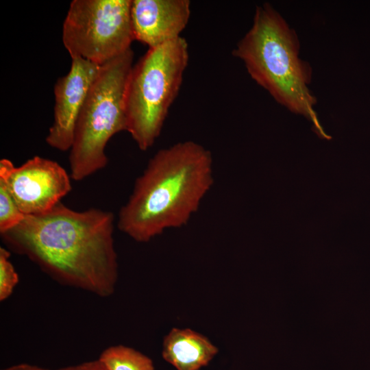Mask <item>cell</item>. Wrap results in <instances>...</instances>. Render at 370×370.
Masks as SVG:
<instances>
[{
  "mask_svg": "<svg viewBox=\"0 0 370 370\" xmlns=\"http://www.w3.org/2000/svg\"><path fill=\"white\" fill-rule=\"evenodd\" d=\"M114 223L110 211H77L60 202L44 213L25 216L0 234L9 251L27 258L56 282L106 298L119 278Z\"/></svg>",
  "mask_w": 370,
  "mask_h": 370,
  "instance_id": "6da1fadb",
  "label": "cell"
},
{
  "mask_svg": "<svg viewBox=\"0 0 370 370\" xmlns=\"http://www.w3.org/2000/svg\"><path fill=\"white\" fill-rule=\"evenodd\" d=\"M214 184L212 153L192 140L156 152L138 177L116 225L138 243L188 223Z\"/></svg>",
  "mask_w": 370,
  "mask_h": 370,
  "instance_id": "7a4b0ae2",
  "label": "cell"
},
{
  "mask_svg": "<svg viewBox=\"0 0 370 370\" xmlns=\"http://www.w3.org/2000/svg\"><path fill=\"white\" fill-rule=\"evenodd\" d=\"M295 31L269 3L256 9L253 24L233 51L251 77L280 104L301 114L317 133L326 137L314 108L317 99L308 86L312 67L299 58Z\"/></svg>",
  "mask_w": 370,
  "mask_h": 370,
  "instance_id": "3957f363",
  "label": "cell"
},
{
  "mask_svg": "<svg viewBox=\"0 0 370 370\" xmlns=\"http://www.w3.org/2000/svg\"><path fill=\"white\" fill-rule=\"evenodd\" d=\"M132 49L100 66L78 116L70 149L71 177L81 181L108 164L110 139L127 131L125 95L133 66Z\"/></svg>",
  "mask_w": 370,
  "mask_h": 370,
  "instance_id": "277c9868",
  "label": "cell"
},
{
  "mask_svg": "<svg viewBox=\"0 0 370 370\" xmlns=\"http://www.w3.org/2000/svg\"><path fill=\"white\" fill-rule=\"evenodd\" d=\"M188 58V43L180 36L149 48L133 65L125 95L127 131L140 150L151 147L160 135Z\"/></svg>",
  "mask_w": 370,
  "mask_h": 370,
  "instance_id": "5b68a950",
  "label": "cell"
},
{
  "mask_svg": "<svg viewBox=\"0 0 370 370\" xmlns=\"http://www.w3.org/2000/svg\"><path fill=\"white\" fill-rule=\"evenodd\" d=\"M131 0H73L62 26L72 58L103 65L131 49Z\"/></svg>",
  "mask_w": 370,
  "mask_h": 370,
  "instance_id": "8992f818",
  "label": "cell"
},
{
  "mask_svg": "<svg viewBox=\"0 0 370 370\" xmlns=\"http://www.w3.org/2000/svg\"><path fill=\"white\" fill-rule=\"evenodd\" d=\"M0 180L25 216L47 212L71 190L66 170L57 162L38 156L20 166H15L8 159H1Z\"/></svg>",
  "mask_w": 370,
  "mask_h": 370,
  "instance_id": "52a82bcc",
  "label": "cell"
},
{
  "mask_svg": "<svg viewBox=\"0 0 370 370\" xmlns=\"http://www.w3.org/2000/svg\"><path fill=\"white\" fill-rule=\"evenodd\" d=\"M100 65L80 58H72L69 73L54 86V119L47 143L61 151L70 150L76 123Z\"/></svg>",
  "mask_w": 370,
  "mask_h": 370,
  "instance_id": "ba28073f",
  "label": "cell"
},
{
  "mask_svg": "<svg viewBox=\"0 0 370 370\" xmlns=\"http://www.w3.org/2000/svg\"><path fill=\"white\" fill-rule=\"evenodd\" d=\"M190 15L188 0H131L134 40L153 48L180 37Z\"/></svg>",
  "mask_w": 370,
  "mask_h": 370,
  "instance_id": "9c48e42d",
  "label": "cell"
},
{
  "mask_svg": "<svg viewBox=\"0 0 370 370\" xmlns=\"http://www.w3.org/2000/svg\"><path fill=\"white\" fill-rule=\"evenodd\" d=\"M219 352L205 336L189 328H173L165 336L162 356L176 370H200Z\"/></svg>",
  "mask_w": 370,
  "mask_h": 370,
  "instance_id": "30bf717a",
  "label": "cell"
},
{
  "mask_svg": "<svg viewBox=\"0 0 370 370\" xmlns=\"http://www.w3.org/2000/svg\"><path fill=\"white\" fill-rule=\"evenodd\" d=\"M98 359L108 370H154L149 357L123 345L107 347Z\"/></svg>",
  "mask_w": 370,
  "mask_h": 370,
  "instance_id": "8fae6325",
  "label": "cell"
},
{
  "mask_svg": "<svg viewBox=\"0 0 370 370\" xmlns=\"http://www.w3.org/2000/svg\"><path fill=\"white\" fill-rule=\"evenodd\" d=\"M25 216L4 182L0 180V233L17 225Z\"/></svg>",
  "mask_w": 370,
  "mask_h": 370,
  "instance_id": "7c38bea8",
  "label": "cell"
},
{
  "mask_svg": "<svg viewBox=\"0 0 370 370\" xmlns=\"http://www.w3.org/2000/svg\"><path fill=\"white\" fill-rule=\"evenodd\" d=\"M19 278L10 260V251L0 247V301H3L12 294Z\"/></svg>",
  "mask_w": 370,
  "mask_h": 370,
  "instance_id": "4fadbf2b",
  "label": "cell"
},
{
  "mask_svg": "<svg viewBox=\"0 0 370 370\" xmlns=\"http://www.w3.org/2000/svg\"><path fill=\"white\" fill-rule=\"evenodd\" d=\"M1 370H108L99 360H94L82 362L72 366L64 367L56 369H49L28 363H20L3 368Z\"/></svg>",
  "mask_w": 370,
  "mask_h": 370,
  "instance_id": "5bb4252c",
  "label": "cell"
}]
</instances>
